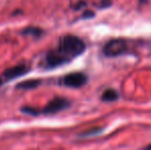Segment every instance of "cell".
Instances as JSON below:
<instances>
[{"mask_svg": "<svg viewBox=\"0 0 151 150\" xmlns=\"http://www.w3.org/2000/svg\"><path fill=\"white\" fill-rule=\"evenodd\" d=\"M127 52V43L123 39H111L104 45L103 52L106 57H117Z\"/></svg>", "mask_w": 151, "mask_h": 150, "instance_id": "2", "label": "cell"}, {"mask_svg": "<svg viewBox=\"0 0 151 150\" xmlns=\"http://www.w3.org/2000/svg\"><path fill=\"white\" fill-rule=\"evenodd\" d=\"M102 131V128H93V130H88V131H86V133H83L82 134V136H91V135H95V134H98L99 132H101Z\"/></svg>", "mask_w": 151, "mask_h": 150, "instance_id": "10", "label": "cell"}, {"mask_svg": "<svg viewBox=\"0 0 151 150\" xmlns=\"http://www.w3.org/2000/svg\"><path fill=\"white\" fill-rule=\"evenodd\" d=\"M69 60L66 59L64 56H62L58 50H52L46 55V64L48 67H58L61 65H64L65 63H68Z\"/></svg>", "mask_w": 151, "mask_h": 150, "instance_id": "5", "label": "cell"}, {"mask_svg": "<svg viewBox=\"0 0 151 150\" xmlns=\"http://www.w3.org/2000/svg\"><path fill=\"white\" fill-rule=\"evenodd\" d=\"M28 71L29 68L26 65H17V66L10 67V68L6 69L3 72V76L6 79H14V78H18L25 75Z\"/></svg>", "mask_w": 151, "mask_h": 150, "instance_id": "6", "label": "cell"}, {"mask_svg": "<svg viewBox=\"0 0 151 150\" xmlns=\"http://www.w3.org/2000/svg\"><path fill=\"white\" fill-rule=\"evenodd\" d=\"M145 150H151V144H150V145H148V146L145 148Z\"/></svg>", "mask_w": 151, "mask_h": 150, "instance_id": "13", "label": "cell"}, {"mask_svg": "<svg viewBox=\"0 0 151 150\" xmlns=\"http://www.w3.org/2000/svg\"><path fill=\"white\" fill-rule=\"evenodd\" d=\"M24 33L25 34H31V35H34V36H38L42 33V31L40 29L36 28V27H30V28H27L24 30Z\"/></svg>", "mask_w": 151, "mask_h": 150, "instance_id": "9", "label": "cell"}, {"mask_svg": "<svg viewBox=\"0 0 151 150\" xmlns=\"http://www.w3.org/2000/svg\"><path fill=\"white\" fill-rule=\"evenodd\" d=\"M112 4V2L110 0H102L101 4H100V8H107Z\"/></svg>", "mask_w": 151, "mask_h": 150, "instance_id": "11", "label": "cell"}, {"mask_svg": "<svg viewBox=\"0 0 151 150\" xmlns=\"http://www.w3.org/2000/svg\"><path fill=\"white\" fill-rule=\"evenodd\" d=\"M118 98H119L118 93L112 88H108L102 94V101L104 102H114V101L118 100Z\"/></svg>", "mask_w": 151, "mask_h": 150, "instance_id": "7", "label": "cell"}, {"mask_svg": "<svg viewBox=\"0 0 151 150\" xmlns=\"http://www.w3.org/2000/svg\"><path fill=\"white\" fill-rule=\"evenodd\" d=\"M70 105V102L67 99L64 98H55L52 101L46 104V106L43 108L42 112L45 114H54L59 111H62L66 109Z\"/></svg>", "mask_w": 151, "mask_h": 150, "instance_id": "4", "label": "cell"}, {"mask_svg": "<svg viewBox=\"0 0 151 150\" xmlns=\"http://www.w3.org/2000/svg\"><path fill=\"white\" fill-rule=\"evenodd\" d=\"M93 11H86L83 14V19H88V18H93Z\"/></svg>", "mask_w": 151, "mask_h": 150, "instance_id": "12", "label": "cell"}, {"mask_svg": "<svg viewBox=\"0 0 151 150\" xmlns=\"http://www.w3.org/2000/svg\"><path fill=\"white\" fill-rule=\"evenodd\" d=\"M63 84L68 88H79L86 84L88 82V76L82 72H73L67 74L63 77Z\"/></svg>", "mask_w": 151, "mask_h": 150, "instance_id": "3", "label": "cell"}, {"mask_svg": "<svg viewBox=\"0 0 151 150\" xmlns=\"http://www.w3.org/2000/svg\"><path fill=\"white\" fill-rule=\"evenodd\" d=\"M2 83V81H1V79H0V84H1Z\"/></svg>", "mask_w": 151, "mask_h": 150, "instance_id": "14", "label": "cell"}, {"mask_svg": "<svg viewBox=\"0 0 151 150\" xmlns=\"http://www.w3.org/2000/svg\"><path fill=\"white\" fill-rule=\"evenodd\" d=\"M40 83H41V81L38 79H30L19 83L17 85V88H20V90H32V88H35L37 86H39Z\"/></svg>", "mask_w": 151, "mask_h": 150, "instance_id": "8", "label": "cell"}, {"mask_svg": "<svg viewBox=\"0 0 151 150\" xmlns=\"http://www.w3.org/2000/svg\"><path fill=\"white\" fill-rule=\"evenodd\" d=\"M86 50V43L81 38L74 35H65L60 39L58 52L70 61L75 57L80 56Z\"/></svg>", "mask_w": 151, "mask_h": 150, "instance_id": "1", "label": "cell"}]
</instances>
